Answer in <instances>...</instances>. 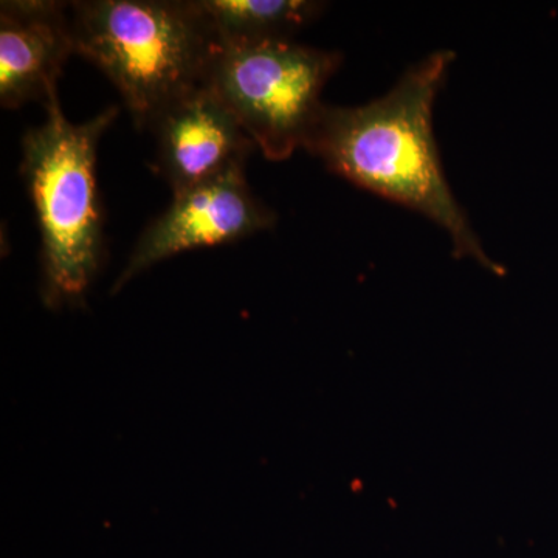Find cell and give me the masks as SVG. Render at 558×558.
<instances>
[{"label": "cell", "mask_w": 558, "mask_h": 558, "mask_svg": "<svg viewBox=\"0 0 558 558\" xmlns=\"http://www.w3.org/2000/svg\"><path fill=\"white\" fill-rule=\"evenodd\" d=\"M453 61V51H436L368 105L326 106L304 149L360 189L422 213L447 231L454 255L501 275L451 193L433 134V108Z\"/></svg>", "instance_id": "6da1fadb"}, {"label": "cell", "mask_w": 558, "mask_h": 558, "mask_svg": "<svg viewBox=\"0 0 558 558\" xmlns=\"http://www.w3.org/2000/svg\"><path fill=\"white\" fill-rule=\"evenodd\" d=\"M46 121L22 138L21 174L35 205L40 231L44 304L83 306L100 270L102 218L97 189V149L119 116L102 110L86 123L65 119L58 90Z\"/></svg>", "instance_id": "7a4b0ae2"}, {"label": "cell", "mask_w": 558, "mask_h": 558, "mask_svg": "<svg viewBox=\"0 0 558 558\" xmlns=\"http://www.w3.org/2000/svg\"><path fill=\"white\" fill-rule=\"evenodd\" d=\"M76 53L119 89L138 128L204 84L216 40L191 0L73 2Z\"/></svg>", "instance_id": "3957f363"}, {"label": "cell", "mask_w": 558, "mask_h": 558, "mask_svg": "<svg viewBox=\"0 0 558 558\" xmlns=\"http://www.w3.org/2000/svg\"><path fill=\"white\" fill-rule=\"evenodd\" d=\"M341 54L293 43L216 44L204 83L226 102L264 157L306 148L326 105L322 92Z\"/></svg>", "instance_id": "277c9868"}, {"label": "cell", "mask_w": 558, "mask_h": 558, "mask_svg": "<svg viewBox=\"0 0 558 558\" xmlns=\"http://www.w3.org/2000/svg\"><path fill=\"white\" fill-rule=\"evenodd\" d=\"M275 222V213L250 190L244 168L174 194L170 208L143 231L112 293L179 253L231 244L269 230Z\"/></svg>", "instance_id": "5b68a950"}, {"label": "cell", "mask_w": 558, "mask_h": 558, "mask_svg": "<svg viewBox=\"0 0 558 558\" xmlns=\"http://www.w3.org/2000/svg\"><path fill=\"white\" fill-rule=\"evenodd\" d=\"M150 130L159 143V170L172 194L244 168L256 148L226 102L205 83L172 101Z\"/></svg>", "instance_id": "8992f818"}, {"label": "cell", "mask_w": 558, "mask_h": 558, "mask_svg": "<svg viewBox=\"0 0 558 558\" xmlns=\"http://www.w3.org/2000/svg\"><path fill=\"white\" fill-rule=\"evenodd\" d=\"M0 105L17 109L49 100L70 54L76 53L65 3L9 0L0 3Z\"/></svg>", "instance_id": "52a82bcc"}, {"label": "cell", "mask_w": 558, "mask_h": 558, "mask_svg": "<svg viewBox=\"0 0 558 558\" xmlns=\"http://www.w3.org/2000/svg\"><path fill=\"white\" fill-rule=\"evenodd\" d=\"M216 44L292 39L317 20L325 3L312 0H191Z\"/></svg>", "instance_id": "ba28073f"}]
</instances>
